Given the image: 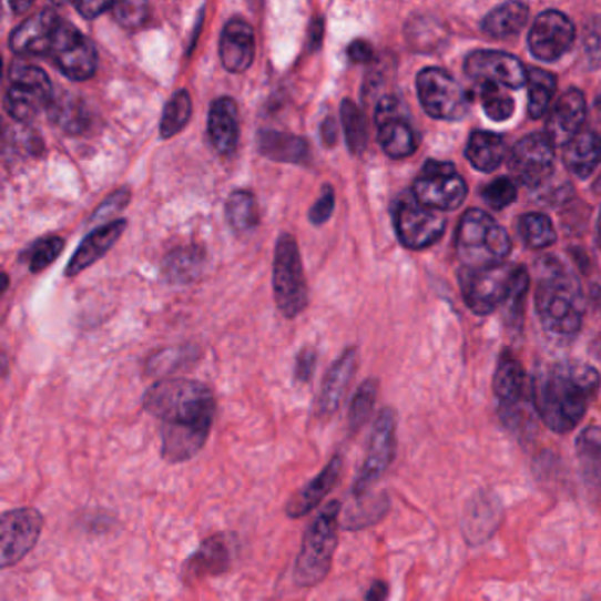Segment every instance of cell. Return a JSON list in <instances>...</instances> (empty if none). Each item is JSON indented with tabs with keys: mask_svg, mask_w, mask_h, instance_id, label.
Instances as JSON below:
<instances>
[{
	"mask_svg": "<svg viewBox=\"0 0 601 601\" xmlns=\"http://www.w3.org/2000/svg\"><path fill=\"white\" fill-rule=\"evenodd\" d=\"M32 2H11V9H13L14 13H26L27 9L31 8Z\"/></svg>",
	"mask_w": 601,
	"mask_h": 601,
	"instance_id": "91938a15",
	"label": "cell"
},
{
	"mask_svg": "<svg viewBox=\"0 0 601 601\" xmlns=\"http://www.w3.org/2000/svg\"><path fill=\"white\" fill-rule=\"evenodd\" d=\"M466 74L480 83H496L517 91L528 83V71L510 53L498 50H478L469 53L465 62Z\"/></svg>",
	"mask_w": 601,
	"mask_h": 601,
	"instance_id": "ac0fdd59",
	"label": "cell"
},
{
	"mask_svg": "<svg viewBox=\"0 0 601 601\" xmlns=\"http://www.w3.org/2000/svg\"><path fill=\"white\" fill-rule=\"evenodd\" d=\"M492 387H495L496 397L501 404L502 417L524 411L522 404L528 397V374H526L522 364L510 353H502L499 357Z\"/></svg>",
	"mask_w": 601,
	"mask_h": 601,
	"instance_id": "7402d4cb",
	"label": "cell"
},
{
	"mask_svg": "<svg viewBox=\"0 0 601 601\" xmlns=\"http://www.w3.org/2000/svg\"><path fill=\"white\" fill-rule=\"evenodd\" d=\"M112 11L116 23L124 29H130V31H136L149 20V4L146 2H115Z\"/></svg>",
	"mask_w": 601,
	"mask_h": 601,
	"instance_id": "bcb514c9",
	"label": "cell"
},
{
	"mask_svg": "<svg viewBox=\"0 0 601 601\" xmlns=\"http://www.w3.org/2000/svg\"><path fill=\"white\" fill-rule=\"evenodd\" d=\"M529 20V8L524 2H507L492 9L481 23L490 38L510 39L522 32Z\"/></svg>",
	"mask_w": 601,
	"mask_h": 601,
	"instance_id": "1f68e13d",
	"label": "cell"
},
{
	"mask_svg": "<svg viewBox=\"0 0 601 601\" xmlns=\"http://www.w3.org/2000/svg\"><path fill=\"white\" fill-rule=\"evenodd\" d=\"M274 295L275 304L286 318H297L309 302L300 249L288 233L281 235L275 245Z\"/></svg>",
	"mask_w": 601,
	"mask_h": 601,
	"instance_id": "ba28073f",
	"label": "cell"
},
{
	"mask_svg": "<svg viewBox=\"0 0 601 601\" xmlns=\"http://www.w3.org/2000/svg\"><path fill=\"white\" fill-rule=\"evenodd\" d=\"M502 519V507L498 496L490 490L481 489L466 502L462 513V533L469 546H481L483 541L490 540L498 531Z\"/></svg>",
	"mask_w": 601,
	"mask_h": 601,
	"instance_id": "ffe728a7",
	"label": "cell"
},
{
	"mask_svg": "<svg viewBox=\"0 0 601 601\" xmlns=\"http://www.w3.org/2000/svg\"><path fill=\"white\" fill-rule=\"evenodd\" d=\"M507 155L502 136L489 131H475L466 146V157L472 166L483 173L495 172Z\"/></svg>",
	"mask_w": 601,
	"mask_h": 601,
	"instance_id": "d6a6232c",
	"label": "cell"
},
{
	"mask_svg": "<svg viewBox=\"0 0 601 601\" xmlns=\"http://www.w3.org/2000/svg\"><path fill=\"white\" fill-rule=\"evenodd\" d=\"M343 457L334 456L325 468L318 472V477H314L307 486L302 487L298 492L289 498L288 505H286V516L289 519H302L307 516L314 508L319 507V502L330 495L332 490L337 486V481L340 480V472H343Z\"/></svg>",
	"mask_w": 601,
	"mask_h": 601,
	"instance_id": "d4e9b609",
	"label": "cell"
},
{
	"mask_svg": "<svg viewBox=\"0 0 601 601\" xmlns=\"http://www.w3.org/2000/svg\"><path fill=\"white\" fill-rule=\"evenodd\" d=\"M340 122H343L344 136L353 155L366 152L369 133H367L366 116L360 108L352 100H344L340 104Z\"/></svg>",
	"mask_w": 601,
	"mask_h": 601,
	"instance_id": "8d00e7d4",
	"label": "cell"
},
{
	"mask_svg": "<svg viewBox=\"0 0 601 601\" xmlns=\"http://www.w3.org/2000/svg\"><path fill=\"white\" fill-rule=\"evenodd\" d=\"M588 128L601 137V94L598 95L597 103H594L593 113L589 115Z\"/></svg>",
	"mask_w": 601,
	"mask_h": 601,
	"instance_id": "680465c9",
	"label": "cell"
},
{
	"mask_svg": "<svg viewBox=\"0 0 601 601\" xmlns=\"http://www.w3.org/2000/svg\"><path fill=\"white\" fill-rule=\"evenodd\" d=\"M585 124H588V104L584 94L579 89H570L550 110L546 134L554 145L567 146L580 131L584 130Z\"/></svg>",
	"mask_w": 601,
	"mask_h": 601,
	"instance_id": "44dd1931",
	"label": "cell"
},
{
	"mask_svg": "<svg viewBox=\"0 0 601 601\" xmlns=\"http://www.w3.org/2000/svg\"><path fill=\"white\" fill-rule=\"evenodd\" d=\"M573 41L575 27L567 14L556 9L538 14L529 31V50L538 61H558L570 50Z\"/></svg>",
	"mask_w": 601,
	"mask_h": 601,
	"instance_id": "e0dca14e",
	"label": "cell"
},
{
	"mask_svg": "<svg viewBox=\"0 0 601 601\" xmlns=\"http://www.w3.org/2000/svg\"><path fill=\"white\" fill-rule=\"evenodd\" d=\"M584 53L589 68L601 69V17L593 18L585 27Z\"/></svg>",
	"mask_w": 601,
	"mask_h": 601,
	"instance_id": "c3c4849f",
	"label": "cell"
},
{
	"mask_svg": "<svg viewBox=\"0 0 601 601\" xmlns=\"http://www.w3.org/2000/svg\"><path fill=\"white\" fill-rule=\"evenodd\" d=\"M563 161L579 179L593 175L601 161V137L585 124L584 130L563 146Z\"/></svg>",
	"mask_w": 601,
	"mask_h": 601,
	"instance_id": "f546056e",
	"label": "cell"
},
{
	"mask_svg": "<svg viewBox=\"0 0 601 601\" xmlns=\"http://www.w3.org/2000/svg\"><path fill=\"white\" fill-rule=\"evenodd\" d=\"M388 594H390V589H388L387 582H381V580H376L370 585L369 591H367L366 600L367 601H387Z\"/></svg>",
	"mask_w": 601,
	"mask_h": 601,
	"instance_id": "6f0895ef",
	"label": "cell"
},
{
	"mask_svg": "<svg viewBox=\"0 0 601 601\" xmlns=\"http://www.w3.org/2000/svg\"><path fill=\"white\" fill-rule=\"evenodd\" d=\"M131 191L128 187L115 191L112 196H108L106 202L103 205L95 208L94 215H92V223L98 221L110 220L115 212H121L128 203H130Z\"/></svg>",
	"mask_w": 601,
	"mask_h": 601,
	"instance_id": "f907efd6",
	"label": "cell"
},
{
	"mask_svg": "<svg viewBox=\"0 0 601 601\" xmlns=\"http://www.w3.org/2000/svg\"><path fill=\"white\" fill-rule=\"evenodd\" d=\"M113 6H115V2H104V0H86V2H78V4H74V9H77L78 13L82 14L83 18H89V20H92V18L103 14L104 11H108V9H113Z\"/></svg>",
	"mask_w": 601,
	"mask_h": 601,
	"instance_id": "db71d44e",
	"label": "cell"
},
{
	"mask_svg": "<svg viewBox=\"0 0 601 601\" xmlns=\"http://www.w3.org/2000/svg\"><path fill=\"white\" fill-rule=\"evenodd\" d=\"M378 388L376 379H367L355 391L348 412V426L352 432H358L373 417L374 406L378 399Z\"/></svg>",
	"mask_w": 601,
	"mask_h": 601,
	"instance_id": "b9f144b4",
	"label": "cell"
},
{
	"mask_svg": "<svg viewBox=\"0 0 601 601\" xmlns=\"http://www.w3.org/2000/svg\"><path fill=\"white\" fill-rule=\"evenodd\" d=\"M349 61L357 64H367L374 59V48L366 39H357L348 47Z\"/></svg>",
	"mask_w": 601,
	"mask_h": 601,
	"instance_id": "f5cc1de1",
	"label": "cell"
},
{
	"mask_svg": "<svg viewBox=\"0 0 601 601\" xmlns=\"http://www.w3.org/2000/svg\"><path fill=\"white\" fill-rule=\"evenodd\" d=\"M480 101L490 121L507 122L516 112V101L505 86L480 83Z\"/></svg>",
	"mask_w": 601,
	"mask_h": 601,
	"instance_id": "60d3db41",
	"label": "cell"
},
{
	"mask_svg": "<svg viewBox=\"0 0 601 601\" xmlns=\"http://www.w3.org/2000/svg\"><path fill=\"white\" fill-rule=\"evenodd\" d=\"M335 208V193L332 185H323L322 194L316 200L313 206H310L309 221L314 226H322L330 220Z\"/></svg>",
	"mask_w": 601,
	"mask_h": 601,
	"instance_id": "681fc988",
	"label": "cell"
},
{
	"mask_svg": "<svg viewBox=\"0 0 601 601\" xmlns=\"http://www.w3.org/2000/svg\"><path fill=\"white\" fill-rule=\"evenodd\" d=\"M323 35H325V22L322 17H316L309 26L310 52H316L322 47Z\"/></svg>",
	"mask_w": 601,
	"mask_h": 601,
	"instance_id": "11a10c76",
	"label": "cell"
},
{
	"mask_svg": "<svg viewBox=\"0 0 601 601\" xmlns=\"http://www.w3.org/2000/svg\"><path fill=\"white\" fill-rule=\"evenodd\" d=\"M538 318L549 334L571 337L584 319V292L579 279L556 259L541 263L534 295Z\"/></svg>",
	"mask_w": 601,
	"mask_h": 601,
	"instance_id": "3957f363",
	"label": "cell"
},
{
	"mask_svg": "<svg viewBox=\"0 0 601 601\" xmlns=\"http://www.w3.org/2000/svg\"><path fill=\"white\" fill-rule=\"evenodd\" d=\"M357 349L349 348L334 361L323 381L322 396H319V412L330 417L340 408L346 391L352 385L353 376L357 373Z\"/></svg>",
	"mask_w": 601,
	"mask_h": 601,
	"instance_id": "4316f807",
	"label": "cell"
},
{
	"mask_svg": "<svg viewBox=\"0 0 601 601\" xmlns=\"http://www.w3.org/2000/svg\"><path fill=\"white\" fill-rule=\"evenodd\" d=\"M526 85H528L529 95V116L538 121V119H541V116L547 115V112H549L556 91H558V80L549 71H543L540 68H531L528 71V83Z\"/></svg>",
	"mask_w": 601,
	"mask_h": 601,
	"instance_id": "e575fe53",
	"label": "cell"
},
{
	"mask_svg": "<svg viewBox=\"0 0 601 601\" xmlns=\"http://www.w3.org/2000/svg\"><path fill=\"white\" fill-rule=\"evenodd\" d=\"M125 226H128V221L116 220L112 221V223L103 224L100 228L92 230L85 236V241L78 245V249L74 251L73 258H71V262L68 263V268H65V275L74 277V275L82 274L83 271L92 267L95 262H100L104 254L112 249L115 242L121 238Z\"/></svg>",
	"mask_w": 601,
	"mask_h": 601,
	"instance_id": "484cf974",
	"label": "cell"
},
{
	"mask_svg": "<svg viewBox=\"0 0 601 601\" xmlns=\"http://www.w3.org/2000/svg\"><path fill=\"white\" fill-rule=\"evenodd\" d=\"M417 91L427 115L438 121H460L469 112V95L445 69L427 68L417 77Z\"/></svg>",
	"mask_w": 601,
	"mask_h": 601,
	"instance_id": "9c48e42d",
	"label": "cell"
},
{
	"mask_svg": "<svg viewBox=\"0 0 601 601\" xmlns=\"http://www.w3.org/2000/svg\"><path fill=\"white\" fill-rule=\"evenodd\" d=\"M483 200H486L487 205L495 211H502L507 208L511 203L517 200V185L516 182L508 179V176H502L498 181L492 182V184L487 185L483 190Z\"/></svg>",
	"mask_w": 601,
	"mask_h": 601,
	"instance_id": "7dc6e473",
	"label": "cell"
},
{
	"mask_svg": "<svg viewBox=\"0 0 601 601\" xmlns=\"http://www.w3.org/2000/svg\"><path fill=\"white\" fill-rule=\"evenodd\" d=\"M601 378L584 361H556L540 367L531 381V400L538 417L552 432L568 435L597 399Z\"/></svg>",
	"mask_w": 601,
	"mask_h": 601,
	"instance_id": "7a4b0ae2",
	"label": "cell"
},
{
	"mask_svg": "<svg viewBox=\"0 0 601 601\" xmlns=\"http://www.w3.org/2000/svg\"><path fill=\"white\" fill-rule=\"evenodd\" d=\"M48 110H50L52 121L61 125L65 133L78 134L86 130L89 119L80 101L65 98L64 101L57 103V100H53L52 106Z\"/></svg>",
	"mask_w": 601,
	"mask_h": 601,
	"instance_id": "7bdbcfd3",
	"label": "cell"
},
{
	"mask_svg": "<svg viewBox=\"0 0 601 601\" xmlns=\"http://www.w3.org/2000/svg\"><path fill=\"white\" fill-rule=\"evenodd\" d=\"M383 152L391 160H404L417 151V134L409 124L408 113L394 95L379 100L374 113Z\"/></svg>",
	"mask_w": 601,
	"mask_h": 601,
	"instance_id": "2e32d148",
	"label": "cell"
},
{
	"mask_svg": "<svg viewBox=\"0 0 601 601\" xmlns=\"http://www.w3.org/2000/svg\"><path fill=\"white\" fill-rule=\"evenodd\" d=\"M50 57L53 64L61 69L62 74L74 82H85L94 77L98 69V52L94 43L77 27L62 20L61 29L57 32Z\"/></svg>",
	"mask_w": 601,
	"mask_h": 601,
	"instance_id": "9a60e30c",
	"label": "cell"
},
{
	"mask_svg": "<svg viewBox=\"0 0 601 601\" xmlns=\"http://www.w3.org/2000/svg\"><path fill=\"white\" fill-rule=\"evenodd\" d=\"M316 369V352L313 348H305L298 353L297 364H295V379L298 383H309Z\"/></svg>",
	"mask_w": 601,
	"mask_h": 601,
	"instance_id": "816d5d0a",
	"label": "cell"
},
{
	"mask_svg": "<svg viewBox=\"0 0 601 601\" xmlns=\"http://www.w3.org/2000/svg\"><path fill=\"white\" fill-rule=\"evenodd\" d=\"M340 511V501L328 502L305 531L293 571L295 582L300 588L322 584L330 573L332 561L339 543Z\"/></svg>",
	"mask_w": 601,
	"mask_h": 601,
	"instance_id": "277c9868",
	"label": "cell"
},
{
	"mask_svg": "<svg viewBox=\"0 0 601 601\" xmlns=\"http://www.w3.org/2000/svg\"><path fill=\"white\" fill-rule=\"evenodd\" d=\"M390 508V499L387 495H367L355 498L344 516H340V524L348 531H360L369 526L378 524L383 517L387 516Z\"/></svg>",
	"mask_w": 601,
	"mask_h": 601,
	"instance_id": "836d02e7",
	"label": "cell"
},
{
	"mask_svg": "<svg viewBox=\"0 0 601 601\" xmlns=\"http://www.w3.org/2000/svg\"><path fill=\"white\" fill-rule=\"evenodd\" d=\"M522 271L524 268L516 267L510 263H502L498 267L480 268V271L462 268L459 274L460 288L469 309L480 316H486L507 304L519 283Z\"/></svg>",
	"mask_w": 601,
	"mask_h": 601,
	"instance_id": "52a82bcc",
	"label": "cell"
},
{
	"mask_svg": "<svg viewBox=\"0 0 601 601\" xmlns=\"http://www.w3.org/2000/svg\"><path fill=\"white\" fill-rule=\"evenodd\" d=\"M322 142L327 146H334L337 142V122H335L334 116H327L325 121L322 122Z\"/></svg>",
	"mask_w": 601,
	"mask_h": 601,
	"instance_id": "9f6ffc18",
	"label": "cell"
},
{
	"mask_svg": "<svg viewBox=\"0 0 601 601\" xmlns=\"http://www.w3.org/2000/svg\"><path fill=\"white\" fill-rule=\"evenodd\" d=\"M597 242H598V247H600L601 249V208H600V215H598Z\"/></svg>",
	"mask_w": 601,
	"mask_h": 601,
	"instance_id": "94428289",
	"label": "cell"
},
{
	"mask_svg": "<svg viewBox=\"0 0 601 601\" xmlns=\"http://www.w3.org/2000/svg\"><path fill=\"white\" fill-rule=\"evenodd\" d=\"M594 193H601V175L598 176L597 184H594Z\"/></svg>",
	"mask_w": 601,
	"mask_h": 601,
	"instance_id": "6125c7cd",
	"label": "cell"
},
{
	"mask_svg": "<svg viewBox=\"0 0 601 601\" xmlns=\"http://www.w3.org/2000/svg\"><path fill=\"white\" fill-rule=\"evenodd\" d=\"M44 519L32 507L4 511L0 522V567L8 570L26 558L43 533Z\"/></svg>",
	"mask_w": 601,
	"mask_h": 601,
	"instance_id": "7c38bea8",
	"label": "cell"
},
{
	"mask_svg": "<svg viewBox=\"0 0 601 601\" xmlns=\"http://www.w3.org/2000/svg\"><path fill=\"white\" fill-rule=\"evenodd\" d=\"M258 146L265 157L277 163L302 164L309 157V145L304 137L281 131H262Z\"/></svg>",
	"mask_w": 601,
	"mask_h": 601,
	"instance_id": "4dcf8cb0",
	"label": "cell"
},
{
	"mask_svg": "<svg viewBox=\"0 0 601 601\" xmlns=\"http://www.w3.org/2000/svg\"><path fill=\"white\" fill-rule=\"evenodd\" d=\"M61 23L62 18L53 9L32 14L9 35L11 52L20 57L50 55Z\"/></svg>",
	"mask_w": 601,
	"mask_h": 601,
	"instance_id": "d6986e66",
	"label": "cell"
},
{
	"mask_svg": "<svg viewBox=\"0 0 601 601\" xmlns=\"http://www.w3.org/2000/svg\"><path fill=\"white\" fill-rule=\"evenodd\" d=\"M394 223L400 244L411 251L427 249L441 238L447 220L441 212L421 205L415 196H406L397 203Z\"/></svg>",
	"mask_w": 601,
	"mask_h": 601,
	"instance_id": "4fadbf2b",
	"label": "cell"
},
{
	"mask_svg": "<svg viewBox=\"0 0 601 601\" xmlns=\"http://www.w3.org/2000/svg\"><path fill=\"white\" fill-rule=\"evenodd\" d=\"M412 196L432 211H456L468 196V184L456 166L445 161H427L412 184Z\"/></svg>",
	"mask_w": 601,
	"mask_h": 601,
	"instance_id": "30bf717a",
	"label": "cell"
},
{
	"mask_svg": "<svg viewBox=\"0 0 601 601\" xmlns=\"http://www.w3.org/2000/svg\"><path fill=\"white\" fill-rule=\"evenodd\" d=\"M397 451V412L391 408H383L374 420L366 460L353 481L352 495L355 498L367 495L374 483L388 471L396 459Z\"/></svg>",
	"mask_w": 601,
	"mask_h": 601,
	"instance_id": "8fae6325",
	"label": "cell"
},
{
	"mask_svg": "<svg viewBox=\"0 0 601 601\" xmlns=\"http://www.w3.org/2000/svg\"><path fill=\"white\" fill-rule=\"evenodd\" d=\"M202 267L203 253L198 247H179L164 258L163 274L173 284L191 283L198 277Z\"/></svg>",
	"mask_w": 601,
	"mask_h": 601,
	"instance_id": "d590c367",
	"label": "cell"
},
{
	"mask_svg": "<svg viewBox=\"0 0 601 601\" xmlns=\"http://www.w3.org/2000/svg\"><path fill=\"white\" fill-rule=\"evenodd\" d=\"M208 137L221 155H232L238 145V106L232 98H217L208 112Z\"/></svg>",
	"mask_w": 601,
	"mask_h": 601,
	"instance_id": "83f0119b",
	"label": "cell"
},
{
	"mask_svg": "<svg viewBox=\"0 0 601 601\" xmlns=\"http://www.w3.org/2000/svg\"><path fill=\"white\" fill-rule=\"evenodd\" d=\"M4 108L18 122H31L44 108L52 106L53 86L43 69L26 61H13L9 68Z\"/></svg>",
	"mask_w": 601,
	"mask_h": 601,
	"instance_id": "8992f818",
	"label": "cell"
},
{
	"mask_svg": "<svg viewBox=\"0 0 601 601\" xmlns=\"http://www.w3.org/2000/svg\"><path fill=\"white\" fill-rule=\"evenodd\" d=\"M580 477L593 496H601V427H585L575 441Z\"/></svg>",
	"mask_w": 601,
	"mask_h": 601,
	"instance_id": "f1b7e54d",
	"label": "cell"
},
{
	"mask_svg": "<svg viewBox=\"0 0 601 601\" xmlns=\"http://www.w3.org/2000/svg\"><path fill=\"white\" fill-rule=\"evenodd\" d=\"M226 220L236 232H247L254 228L259 221L258 205L249 191L238 190L230 194L228 202L224 206Z\"/></svg>",
	"mask_w": 601,
	"mask_h": 601,
	"instance_id": "74e56055",
	"label": "cell"
},
{
	"mask_svg": "<svg viewBox=\"0 0 601 601\" xmlns=\"http://www.w3.org/2000/svg\"><path fill=\"white\" fill-rule=\"evenodd\" d=\"M191 113H193V100L190 92L176 91L164 106L163 116H161V136L167 140L181 133L190 122Z\"/></svg>",
	"mask_w": 601,
	"mask_h": 601,
	"instance_id": "ab89813d",
	"label": "cell"
},
{
	"mask_svg": "<svg viewBox=\"0 0 601 601\" xmlns=\"http://www.w3.org/2000/svg\"><path fill=\"white\" fill-rule=\"evenodd\" d=\"M256 53L254 31L242 18H232L224 26L220 41V55L224 69L230 73H244L251 68Z\"/></svg>",
	"mask_w": 601,
	"mask_h": 601,
	"instance_id": "603a6c76",
	"label": "cell"
},
{
	"mask_svg": "<svg viewBox=\"0 0 601 601\" xmlns=\"http://www.w3.org/2000/svg\"><path fill=\"white\" fill-rule=\"evenodd\" d=\"M64 245V238H61V236H47V238H41V241L32 244L23 253L22 259L27 263L29 271L38 274V272L50 267L61 256Z\"/></svg>",
	"mask_w": 601,
	"mask_h": 601,
	"instance_id": "ee69618b",
	"label": "cell"
},
{
	"mask_svg": "<svg viewBox=\"0 0 601 601\" xmlns=\"http://www.w3.org/2000/svg\"><path fill=\"white\" fill-rule=\"evenodd\" d=\"M143 408L161 421V456L170 465L198 456L211 436L215 399L211 388L193 379H163L143 397Z\"/></svg>",
	"mask_w": 601,
	"mask_h": 601,
	"instance_id": "6da1fadb",
	"label": "cell"
},
{
	"mask_svg": "<svg viewBox=\"0 0 601 601\" xmlns=\"http://www.w3.org/2000/svg\"><path fill=\"white\" fill-rule=\"evenodd\" d=\"M519 233L531 249H547L558 241L554 224L546 214H524L519 220Z\"/></svg>",
	"mask_w": 601,
	"mask_h": 601,
	"instance_id": "f35d334b",
	"label": "cell"
},
{
	"mask_svg": "<svg viewBox=\"0 0 601 601\" xmlns=\"http://www.w3.org/2000/svg\"><path fill=\"white\" fill-rule=\"evenodd\" d=\"M456 247L462 268L480 271L507 262L511 241L507 230L499 226L492 215L471 208L460 220Z\"/></svg>",
	"mask_w": 601,
	"mask_h": 601,
	"instance_id": "5b68a950",
	"label": "cell"
},
{
	"mask_svg": "<svg viewBox=\"0 0 601 601\" xmlns=\"http://www.w3.org/2000/svg\"><path fill=\"white\" fill-rule=\"evenodd\" d=\"M554 146L547 134L534 133L522 137L508 160L511 175L526 187H540L554 172Z\"/></svg>",
	"mask_w": 601,
	"mask_h": 601,
	"instance_id": "5bb4252c",
	"label": "cell"
},
{
	"mask_svg": "<svg viewBox=\"0 0 601 601\" xmlns=\"http://www.w3.org/2000/svg\"><path fill=\"white\" fill-rule=\"evenodd\" d=\"M190 355L191 353L185 352V348L164 349V352L155 353L154 357L146 361V373L149 376H166L173 370L181 369Z\"/></svg>",
	"mask_w": 601,
	"mask_h": 601,
	"instance_id": "f6af8a7d",
	"label": "cell"
},
{
	"mask_svg": "<svg viewBox=\"0 0 601 601\" xmlns=\"http://www.w3.org/2000/svg\"><path fill=\"white\" fill-rule=\"evenodd\" d=\"M232 567V543L228 534L220 533L202 541L198 550L184 564V577L194 580L223 575Z\"/></svg>",
	"mask_w": 601,
	"mask_h": 601,
	"instance_id": "cb8c5ba5",
	"label": "cell"
}]
</instances>
